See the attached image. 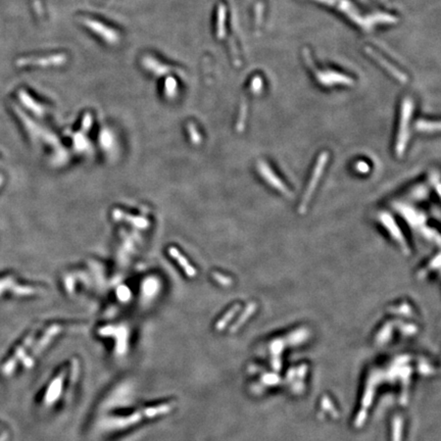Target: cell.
I'll return each instance as SVG.
<instances>
[{
  "label": "cell",
  "mask_w": 441,
  "mask_h": 441,
  "mask_svg": "<svg viewBox=\"0 0 441 441\" xmlns=\"http://www.w3.org/2000/svg\"><path fill=\"white\" fill-rule=\"evenodd\" d=\"M329 152L327 151H323L319 157L316 160L315 166L314 168V171L312 174V177L309 181V184L307 186V189H305V192L303 194V197L301 198L300 205H299V213H304L307 211V209L309 207V202L311 201L314 192L315 190L316 185L320 182V179L324 173V168L327 166L328 161H329Z\"/></svg>",
  "instance_id": "cell-1"
},
{
  "label": "cell",
  "mask_w": 441,
  "mask_h": 441,
  "mask_svg": "<svg viewBox=\"0 0 441 441\" xmlns=\"http://www.w3.org/2000/svg\"><path fill=\"white\" fill-rule=\"evenodd\" d=\"M411 115H412V105L406 104L403 107L399 131L398 138H397V144H395V152H397L399 157L402 156V154L405 150L406 142H408L409 122L411 119Z\"/></svg>",
  "instance_id": "cell-2"
},
{
  "label": "cell",
  "mask_w": 441,
  "mask_h": 441,
  "mask_svg": "<svg viewBox=\"0 0 441 441\" xmlns=\"http://www.w3.org/2000/svg\"><path fill=\"white\" fill-rule=\"evenodd\" d=\"M256 168H257V171H258V174L261 175L264 179H265V181L266 182L270 185V186H272L274 189H276V190H278V191H280L282 194H284V195H286L287 197H290L291 196V191L287 188V186H285V184L282 182V181L275 175V173L273 172V169L271 168L269 166H268V164L266 163V162H264V161H258L257 162V165H256Z\"/></svg>",
  "instance_id": "cell-3"
},
{
  "label": "cell",
  "mask_w": 441,
  "mask_h": 441,
  "mask_svg": "<svg viewBox=\"0 0 441 441\" xmlns=\"http://www.w3.org/2000/svg\"><path fill=\"white\" fill-rule=\"evenodd\" d=\"M379 222L386 228V230L389 232V234L393 237V239L397 241L399 244H400L402 251L404 252H410V250L408 245H406L405 239L403 238V235L401 231L399 229L397 223L393 220V218L386 211H382L379 214Z\"/></svg>",
  "instance_id": "cell-4"
},
{
  "label": "cell",
  "mask_w": 441,
  "mask_h": 441,
  "mask_svg": "<svg viewBox=\"0 0 441 441\" xmlns=\"http://www.w3.org/2000/svg\"><path fill=\"white\" fill-rule=\"evenodd\" d=\"M61 331H62V327L60 325H53V326L49 327L48 329L46 330V332H45V334L43 335V337L39 340V342L36 344L35 348H34L33 353H32V356H30V357H28L27 358L24 359V365L27 368H31L33 366V364H34V360L32 358L34 357L38 356L42 352V350L49 344V342L52 340V338L56 334H59Z\"/></svg>",
  "instance_id": "cell-5"
},
{
  "label": "cell",
  "mask_w": 441,
  "mask_h": 441,
  "mask_svg": "<svg viewBox=\"0 0 441 441\" xmlns=\"http://www.w3.org/2000/svg\"><path fill=\"white\" fill-rule=\"evenodd\" d=\"M66 374V371H63L59 376H56L52 382L50 383V385L46 391V394H45V403L46 405H51L52 403L55 402V400L60 398V395L62 393L63 390V380Z\"/></svg>",
  "instance_id": "cell-6"
},
{
  "label": "cell",
  "mask_w": 441,
  "mask_h": 441,
  "mask_svg": "<svg viewBox=\"0 0 441 441\" xmlns=\"http://www.w3.org/2000/svg\"><path fill=\"white\" fill-rule=\"evenodd\" d=\"M34 338H35V332L31 333V334L27 337V339L24 341V343H22V344L17 349V352H16L15 356H14L13 357H11V358L7 361V363L4 365V367H3V373H4V374L9 375L10 373L14 371V369H15L17 363H18V360H19L22 356H24V354L26 353V349L33 343Z\"/></svg>",
  "instance_id": "cell-7"
},
{
  "label": "cell",
  "mask_w": 441,
  "mask_h": 441,
  "mask_svg": "<svg viewBox=\"0 0 441 441\" xmlns=\"http://www.w3.org/2000/svg\"><path fill=\"white\" fill-rule=\"evenodd\" d=\"M176 404H177L176 401H171V402L158 404L155 406H150V408H146V409L142 410V414H143L144 418L152 419V418H155L157 416L167 415L169 412H172L176 406Z\"/></svg>",
  "instance_id": "cell-8"
},
{
  "label": "cell",
  "mask_w": 441,
  "mask_h": 441,
  "mask_svg": "<svg viewBox=\"0 0 441 441\" xmlns=\"http://www.w3.org/2000/svg\"><path fill=\"white\" fill-rule=\"evenodd\" d=\"M168 254L171 255L172 257H174L176 261L178 262V264L183 268V270L185 271V273L189 276V277H194L196 275V270L192 267L187 259L183 256V254L181 253L176 247H168Z\"/></svg>",
  "instance_id": "cell-9"
},
{
  "label": "cell",
  "mask_w": 441,
  "mask_h": 441,
  "mask_svg": "<svg viewBox=\"0 0 441 441\" xmlns=\"http://www.w3.org/2000/svg\"><path fill=\"white\" fill-rule=\"evenodd\" d=\"M143 418H144V416L142 414V411L135 412L134 414H132L130 416H127L125 418H123V419L117 420L116 424L119 427H128V426H132V425L137 424L138 422H140L143 419Z\"/></svg>",
  "instance_id": "cell-10"
},
{
  "label": "cell",
  "mask_w": 441,
  "mask_h": 441,
  "mask_svg": "<svg viewBox=\"0 0 441 441\" xmlns=\"http://www.w3.org/2000/svg\"><path fill=\"white\" fill-rule=\"evenodd\" d=\"M239 309H240V305H239V304L234 305V307H233L230 311H228V313H226V314L224 315L223 318L216 324V329H217L218 331H222L223 329H225V327L227 326V324L229 323V321H231V319H232L233 316L236 315V313L238 312Z\"/></svg>",
  "instance_id": "cell-11"
},
{
  "label": "cell",
  "mask_w": 441,
  "mask_h": 441,
  "mask_svg": "<svg viewBox=\"0 0 441 441\" xmlns=\"http://www.w3.org/2000/svg\"><path fill=\"white\" fill-rule=\"evenodd\" d=\"M415 128L421 132H437V131H439V124L432 123V122L420 121L416 124Z\"/></svg>",
  "instance_id": "cell-12"
},
{
  "label": "cell",
  "mask_w": 441,
  "mask_h": 441,
  "mask_svg": "<svg viewBox=\"0 0 441 441\" xmlns=\"http://www.w3.org/2000/svg\"><path fill=\"white\" fill-rule=\"evenodd\" d=\"M255 308H256V304L255 303H250L248 304V307H247V310L241 315V316H240V319L237 321L235 324H234V326L232 327V329H231V331L232 332H234V331H236L237 329H238V328L247 320V318L248 316H250L251 315H252L253 313H254V310H255Z\"/></svg>",
  "instance_id": "cell-13"
},
{
  "label": "cell",
  "mask_w": 441,
  "mask_h": 441,
  "mask_svg": "<svg viewBox=\"0 0 441 441\" xmlns=\"http://www.w3.org/2000/svg\"><path fill=\"white\" fill-rule=\"evenodd\" d=\"M213 278L216 279V281H218L221 285H224V286H229L233 283V281L230 277H226L219 273H213Z\"/></svg>",
  "instance_id": "cell-14"
},
{
  "label": "cell",
  "mask_w": 441,
  "mask_h": 441,
  "mask_svg": "<svg viewBox=\"0 0 441 441\" xmlns=\"http://www.w3.org/2000/svg\"><path fill=\"white\" fill-rule=\"evenodd\" d=\"M78 375H79V361L77 358H74L72 360V372H71V378H70L71 384H73L77 381Z\"/></svg>",
  "instance_id": "cell-15"
},
{
  "label": "cell",
  "mask_w": 441,
  "mask_h": 441,
  "mask_svg": "<svg viewBox=\"0 0 441 441\" xmlns=\"http://www.w3.org/2000/svg\"><path fill=\"white\" fill-rule=\"evenodd\" d=\"M356 168L358 173H368L369 172V166L365 162L357 163Z\"/></svg>",
  "instance_id": "cell-16"
}]
</instances>
